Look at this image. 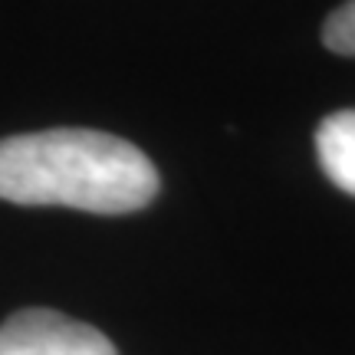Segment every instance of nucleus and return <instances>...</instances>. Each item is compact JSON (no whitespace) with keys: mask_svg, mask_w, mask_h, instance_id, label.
Masks as SVG:
<instances>
[{"mask_svg":"<svg viewBox=\"0 0 355 355\" xmlns=\"http://www.w3.org/2000/svg\"><path fill=\"white\" fill-rule=\"evenodd\" d=\"M316 155L332 184L355 198V109L332 112L319 122Z\"/></svg>","mask_w":355,"mask_h":355,"instance_id":"obj_3","label":"nucleus"},{"mask_svg":"<svg viewBox=\"0 0 355 355\" xmlns=\"http://www.w3.org/2000/svg\"><path fill=\"white\" fill-rule=\"evenodd\" d=\"M158 194V171L139 145L96 128H46L0 139V201L132 214Z\"/></svg>","mask_w":355,"mask_h":355,"instance_id":"obj_1","label":"nucleus"},{"mask_svg":"<svg viewBox=\"0 0 355 355\" xmlns=\"http://www.w3.org/2000/svg\"><path fill=\"white\" fill-rule=\"evenodd\" d=\"M322 43L339 56H355V0H345L339 10L329 13L322 26Z\"/></svg>","mask_w":355,"mask_h":355,"instance_id":"obj_4","label":"nucleus"},{"mask_svg":"<svg viewBox=\"0 0 355 355\" xmlns=\"http://www.w3.org/2000/svg\"><path fill=\"white\" fill-rule=\"evenodd\" d=\"M0 355H115V345L56 309H24L0 326Z\"/></svg>","mask_w":355,"mask_h":355,"instance_id":"obj_2","label":"nucleus"}]
</instances>
